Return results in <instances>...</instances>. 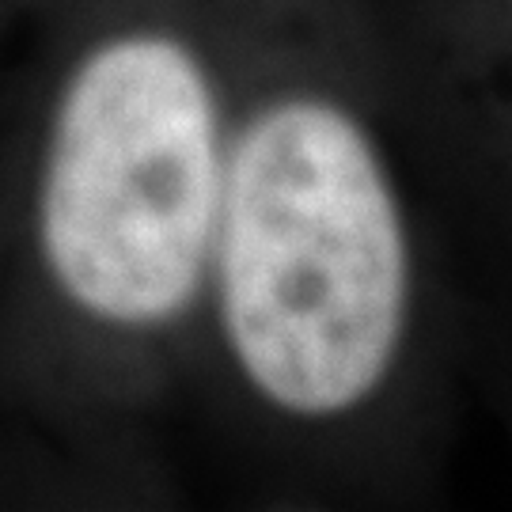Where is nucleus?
I'll use <instances>...</instances> for the list:
<instances>
[{
	"mask_svg": "<svg viewBox=\"0 0 512 512\" xmlns=\"http://www.w3.org/2000/svg\"><path fill=\"white\" fill-rule=\"evenodd\" d=\"M232 129L205 54L114 23L65 57L38 114L19 236L38 300L84 330L175 327L209 285Z\"/></svg>",
	"mask_w": 512,
	"mask_h": 512,
	"instance_id": "nucleus-2",
	"label": "nucleus"
},
{
	"mask_svg": "<svg viewBox=\"0 0 512 512\" xmlns=\"http://www.w3.org/2000/svg\"><path fill=\"white\" fill-rule=\"evenodd\" d=\"M0 4H4V0H0Z\"/></svg>",
	"mask_w": 512,
	"mask_h": 512,
	"instance_id": "nucleus-3",
	"label": "nucleus"
},
{
	"mask_svg": "<svg viewBox=\"0 0 512 512\" xmlns=\"http://www.w3.org/2000/svg\"><path fill=\"white\" fill-rule=\"evenodd\" d=\"M228 357L293 421L384 391L414 308V243L380 141L338 95L289 88L236 129L209 270Z\"/></svg>",
	"mask_w": 512,
	"mask_h": 512,
	"instance_id": "nucleus-1",
	"label": "nucleus"
}]
</instances>
